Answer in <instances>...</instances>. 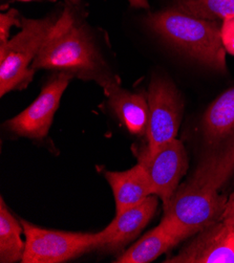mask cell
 <instances>
[{"mask_svg": "<svg viewBox=\"0 0 234 263\" xmlns=\"http://www.w3.org/2000/svg\"><path fill=\"white\" fill-rule=\"evenodd\" d=\"M234 171V146L209 157L164 204L161 220L182 241L223 219L227 198L221 187Z\"/></svg>", "mask_w": 234, "mask_h": 263, "instance_id": "6da1fadb", "label": "cell"}, {"mask_svg": "<svg viewBox=\"0 0 234 263\" xmlns=\"http://www.w3.org/2000/svg\"><path fill=\"white\" fill-rule=\"evenodd\" d=\"M32 68L67 72L82 80H94L100 86L118 80L113 77L91 37L78 25L68 9L57 19L44 41Z\"/></svg>", "mask_w": 234, "mask_h": 263, "instance_id": "7a4b0ae2", "label": "cell"}, {"mask_svg": "<svg viewBox=\"0 0 234 263\" xmlns=\"http://www.w3.org/2000/svg\"><path fill=\"white\" fill-rule=\"evenodd\" d=\"M149 28L166 42L214 70L225 72L226 49L222 41V24L185 14L176 9L150 14Z\"/></svg>", "mask_w": 234, "mask_h": 263, "instance_id": "3957f363", "label": "cell"}, {"mask_svg": "<svg viewBox=\"0 0 234 263\" xmlns=\"http://www.w3.org/2000/svg\"><path fill=\"white\" fill-rule=\"evenodd\" d=\"M57 19L21 18V31L0 43V96L27 87L33 80L32 63Z\"/></svg>", "mask_w": 234, "mask_h": 263, "instance_id": "277c9868", "label": "cell"}, {"mask_svg": "<svg viewBox=\"0 0 234 263\" xmlns=\"http://www.w3.org/2000/svg\"><path fill=\"white\" fill-rule=\"evenodd\" d=\"M25 236L22 263H62L99 250V233L48 230L20 219Z\"/></svg>", "mask_w": 234, "mask_h": 263, "instance_id": "5b68a950", "label": "cell"}, {"mask_svg": "<svg viewBox=\"0 0 234 263\" xmlns=\"http://www.w3.org/2000/svg\"><path fill=\"white\" fill-rule=\"evenodd\" d=\"M133 151L149 178L153 195L166 204L188 170V157L183 143L173 139L153 151L147 146L134 147Z\"/></svg>", "mask_w": 234, "mask_h": 263, "instance_id": "8992f818", "label": "cell"}, {"mask_svg": "<svg viewBox=\"0 0 234 263\" xmlns=\"http://www.w3.org/2000/svg\"><path fill=\"white\" fill-rule=\"evenodd\" d=\"M149 118L147 148L151 151L176 139L183 116V100L175 85L166 78L155 76L148 88Z\"/></svg>", "mask_w": 234, "mask_h": 263, "instance_id": "52a82bcc", "label": "cell"}, {"mask_svg": "<svg viewBox=\"0 0 234 263\" xmlns=\"http://www.w3.org/2000/svg\"><path fill=\"white\" fill-rule=\"evenodd\" d=\"M73 78L70 73L57 72L28 108L6 122L7 128L19 137L32 140L44 139L48 135L61 98Z\"/></svg>", "mask_w": 234, "mask_h": 263, "instance_id": "ba28073f", "label": "cell"}, {"mask_svg": "<svg viewBox=\"0 0 234 263\" xmlns=\"http://www.w3.org/2000/svg\"><path fill=\"white\" fill-rule=\"evenodd\" d=\"M166 263H234V228L223 220L208 227Z\"/></svg>", "mask_w": 234, "mask_h": 263, "instance_id": "9c48e42d", "label": "cell"}, {"mask_svg": "<svg viewBox=\"0 0 234 263\" xmlns=\"http://www.w3.org/2000/svg\"><path fill=\"white\" fill-rule=\"evenodd\" d=\"M158 205V196L150 195L142 202L116 214L114 220L99 232L101 237L99 250L110 253L122 251L150 222Z\"/></svg>", "mask_w": 234, "mask_h": 263, "instance_id": "30bf717a", "label": "cell"}, {"mask_svg": "<svg viewBox=\"0 0 234 263\" xmlns=\"http://www.w3.org/2000/svg\"><path fill=\"white\" fill-rule=\"evenodd\" d=\"M102 88L109 99L111 108L129 133L137 137L146 136L149 118L148 100L142 93L123 89L118 80L105 83Z\"/></svg>", "mask_w": 234, "mask_h": 263, "instance_id": "8fae6325", "label": "cell"}, {"mask_svg": "<svg viewBox=\"0 0 234 263\" xmlns=\"http://www.w3.org/2000/svg\"><path fill=\"white\" fill-rule=\"evenodd\" d=\"M104 176L114 193L116 214L122 213L124 210L153 195L149 178L140 164L125 171H105Z\"/></svg>", "mask_w": 234, "mask_h": 263, "instance_id": "7c38bea8", "label": "cell"}, {"mask_svg": "<svg viewBox=\"0 0 234 263\" xmlns=\"http://www.w3.org/2000/svg\"><path fill=\"white\" fill-rule=\"evenodd\" d=\"M203 133L210 145H220L234 135V87L223 92L204 114Z\"/></svg>", "mask_w": 234, "mask_h": 263, "instance_id": "4fadbf2b", "label": "cell"}, {"mask_svg": "<svg viewBox=\"0 0 234 263\" xmlns=\"http://www.w3.org/2000/svg\"><path fill=\"white\" fill-rule=\"evenodd\" d=\"M182 240L163 223L150 230L124 251L115 262L117 263H148L178 245Z\"/></svg>", "mask_w": 234, "mask_h": 263, "instance_id": "5bb4252c", "label": "cell"}, {"mask_svg": "<svg viewBox=\"0 0 234 263\" xmlns=\"http://www.w3.org/2000/svg\"><path fill=\"white\" fill-rule=\"evenodd\" d=\"M23 228L20 220H17L9 208L4 197L0 198V262L15 263L22 261L25 241L22 240L21 234Z\"/></svg>", "mask_w": 234, "mask_h": 263, "instance_id": "9a60e30c", "label": "cell"}, {"mask_svg": "<svg viewBox=\"0 0 234 263\" xmlns=\"http://www.w3.org/2000/svg\"><path fill=\"white\" fill-rule=\"evenodd\" d=\"M174 9L197 18L224 21L234 17V0H174Z\"/></svg>", "mask_w": 234, "mask_h": 263, "instance_id": "2e32d148", "label": "cell"}, {"mask_svg": "<svg viewBox=\"0 0 234 263\" xmlns=\"http://www.w3.org/2000/svg\"><path fill=\"white\" fill-rule=\"evenodd\" d=\"M14 25L21 26V17L17 10L11 9L7 13L0 15V43L9 40L10 30Z\"/></svg>", "mask_w": 234, "mask_h": 263, "instance_id": "e0dca14e", "label": "cell"}, {"mask_svg": "<svg viewBox=\"0 0 234 263\" xmlns=\"http://www.w3.org/2000/svg\"><path fill=\"white\" fill-rule=\"evenodd\" d=\"M221 34L226 51L234 56V17H230L223 21Z\"/></svg>", "mask_w": 234, "mask_h": 263, "instance_id": "ac0fdd59", "label": "cell"}, {"mask_svg": "<svg viewBox=\"0 0 234 263\" xmlns=\"http://www.w3.org/2000/svg\"><path fill=\"white\" fill-rule=\"evenodd\" d=\"M222 220L234 228V192L227 199V203H226V208H225Z\"/></svg>", "mask_w": 234, "mask_h": 263, "instance_id": "d6986e66", "label": "cell"}, {"mask_svg": "<svg viewBox=\"0 0 234 263\" xmlns=\"http://www.w3.org/2000/svg\"><path fill=\"white\" fill-rule=\"evenodd\" d=\"M128 2H129V4H131V6L134 7V8L146 9V10H148L150 8L148 0H128Z\"/></svg>", "mask_w": 234, "mask_h": 263, "instance_id": "ffe728a7", "label": "cell"}, {"mask_svg": "<svg viewBox=\"0 0 234 263\" xmlns=\"http://www.w3.org/2000/svg\"><path fill=\"white\" fill-rule=\"evenodd\" d=\"M68 2H70V3H73V4H79L80 0H68Z\"/></svg>", "mask_w": 234, "mask_h": 263, "instance_id": "44dd1931", "label": "cell"}, {"mask_svg": "<svg viewBox=\"0 0 234 263\" xmlns=\"http://www.w3.org/2000/svg\"><path fill=\"white\" fill-rule=\"evenodd\" d=\"M20 2H30V0H20Z\"/></svg>", "mask_w": 234, "mask_h": 263, "instance_id": "7402d4cb", "label": "cell"}]
</instances>
